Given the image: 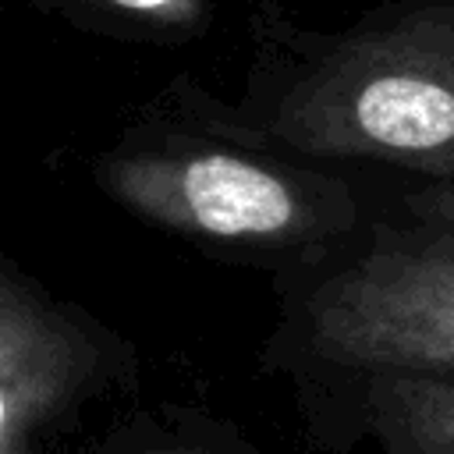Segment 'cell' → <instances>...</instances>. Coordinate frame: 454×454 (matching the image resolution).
<instances>
[{
    "label": "cell",
    "instance_id": "1",
    "mask_svg": "<svg viewBox=\"0 0 454 454\" xmlns=\"http://www.w3.org/2000/svg\"><path fill=\"white\" fill-rule=\"evenodd\" d=\"M259 57L220 114L298 160L390 163L454 184V0H387L340 32L259 11Z\"/></svg>",
    "mask_w": 454,
    "mask_h": 454
},
{
    "label": "cell",
    "instance_id": "2",
    "mask_svg": "<svg viewBox=\"0 0 454 454\" xmlns=\"http://www.w3.org/2000/svg\"><path fill=\"white\" fill-rule=\"evenodd\" d=\"M192 117L149 121L92 163L106 199L195 245L248 252L273 273L351 238L372 202L348 177L245 138L213 99H184Z\"/></svg>",
    "mask_w": 454,
    "mask_h": 454
},
{
    "label": "cell",
    "instance_id": "3",
    "mask_svg": "<svg viewBox=\"0 0 454 454\" xmlns=\"http://www.w3.org/2000/svg\"><path fill=\"white\" fill-rule=\"evenodd\" d=\"M262 369L301 380H454V216L397 192L340 245L273 273Z\"/></svg>",
    "mask_w": 454,
    "mask_h": 454
},
{
    "label": "cell",
    "instance_id": "4",
    "mask_svg": "<svg viewBox=\"0 0 454 454\" xmlns=\"http://www.w3.org/2000/svg\"><path fill=\"white\" fill-rule=\"evenodd\" d=\"M135 376V351L11 259L0 270V454H35L85 401Z\"/></svg>",
    "mask_w": 454,
    "mask_h": 454
},
{
    "label": "cell",
    "instance_id": "5",
    "mask_svg": "<svg viewBox=\"0 0 454 454\" xmlns=\"http://www.w3.org/2000/svg\"><path fill=\"white\" fill-rule=\"evenodd\" d=\"M298 401L323 443L340 454H454V380L358 372L301 380Z\"/></svg>",
    "mask_w": 454,
    "mask_h": 454
},
{
    "label": "cell",
    "instance_id": "6",
    "mask_svg": "<svg viewBox=\"0 0 454 454\" xmlns=\"http://www.w3.org/2000/svg\"><path fill=\"white\" fill-rule=\"evenodd\" d=\"M82 25L135 35L149 43H177L199 35L209 14V0H35Z\"/></svg>",
    "mask_w": 454,
    "mask_h": 454
},
{
    "label": "cell",
    "instance_id": "7",
    "mask_svg": "<svg viewBox=\"0 0 454 454\" xmlns=\"http://www.w3.org/2000/svg\"><path fill=\"white\" fill-rule=\"evenodd\" d=\"M103 454H255V450L202 415L170 411L156 422H145L138 433L114 440V447H106Z\"/></svg>",
    "mask_w": 454,
    "mask_h": 454
},
{
    "label": "cell",
    "instance_id": "8",
    "mask_svg": "<svg viewBox=\"0 0 454 454\" xmlns=\"http://www.w3.org/2000/svg\"><path fill=\"white\" fill-rule=\"evenodd\" d=\"M404 195L419 206H429V209H440L447 216H454V184L450 188H440V184H411L404 188Z\"/></svg>",
    "mask_w": 454,
    "mask_h": 454
}]
</instances>
